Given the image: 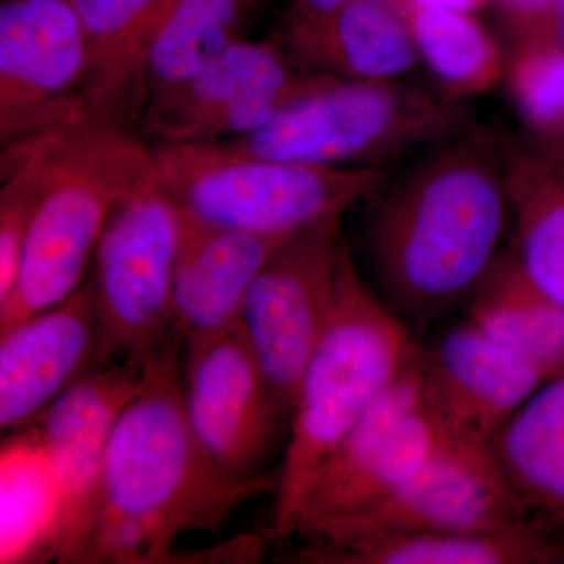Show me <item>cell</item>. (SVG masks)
I'll return each mask as SVG.
<instances>
[{"label": "cell", "mask_w": 564, "mask_h": 564, "mask_svg": "<svg viewBox=\"0 0 564 564\" xmlns=\"http://www.w3.org/2000/svg\"><path fill=\"white\" fill-rule=\"evenodd\" d=\"M423 391L430 406L466 440L488 443L547 381L532 362L466 318L421 347Z\"/></svg>", "instance_id": "5bb4252c"}, {"label": "cell", "mask_w": 564, "mask_h": 564, "mask_svg": "<svg viewBox=\"0 0 564 564\" xmlns=\"http://www.w3.org/2000/svg\"><path fill=\"white\" fill-rule=\"evenodd\" d=\"M419 347L410 325L367 284L345 247L333 314L289 423L272 536H292L293 516L311 475L391 388Z\"/></svg>", "instance_id": "277c9868"}, {"label": "cell", "mask_w": 564, "mask_h": 564, "mask_svg": "<svg viewBox=\"0 0 564 564\" xmlns=\"http://www.w3.org/2000/svg\"><path fill=\"white\" fill-rule=\"evenodd\" d=\"M73 2L90 44V73L82 91V113L141 133L148 104V40L169 0Z\"/></svg>", "instance_id": "ac0fdd59"}, {"label": "cell", "mask_w": 564, "mask_h": 564, "mask_svg": "<svg viewBox=\"0 0 564 564\" xmlns=\"http://www.w3.org/2000/svg\"><path fill=\"white\" fill-rule=\"evenodd\" d=\"M502 143L514 220L510 250L527 281L564 307V170L530 143Z\"/></svg>", "instance_id": "603a6c76"}, {"label": "cell", "mask_w": 564, "mask_h": 564, "mask_svg": "<svg viewBox=\"0 0 564 564\" xmlns=\"http://www.w3.org/2000/svg\"><path fill=\"white\" fill-rule=\"evenodd\" d=\"M65 527L61 477L35 430L22 426L0 452V563L54 560Z\"/></svg>", "instance_id": "7402d4cb"}, {"label": "cell", "mask_w": 564, "mask_h": 564, "mask_svg": "<svg viewBox=\"0 0 564 564\" xmlns=\"http://www.w3.org/2000/svg\"><path fill=\"white\" fill-rule=\"evenodd\" d=\"M463 128V107L448 96L399 79L333 77L258 131L221 141L234 150L276 161L381 166Z\"/></svg>", "instance_id": "8992f818"}, {"label": "cell", "mask_w": 564, "mask_h": 564, "mask_svg": "<svg viewBox=\"0 0 564 564\" xmlns=\"http://www.w3.org/2000/svg\"><path fill=\"white\" fill-rule=\"evenodd\" d=\"M423 530L547 532L527 514L494 462L488 443L458 437L397 491L328 522L302 540L334 543Z\"/></svg>", "instance_id": "30bf717a"}, {"label": "cell", "mask_w": 564, "mask_h": 564, "mask_svg": "<svg viewBox=\"0 0 564 564\" xmlns=\"http://www.w3.org/2000/svg\"><path fill=\"white\" fill-rule=\"evenodd\" d=\"M556 29H558V40L564 43V0H558L556 6Z\"/></svg>", "instance_id": "d6a6232c"}, {"label": "cell", "mask_w": 564, "mask_h": 564, "mask_svg": "<svg viewBox=\"0 0 564 564\" xmlns=\"http://www.w3.org/2000/svg\"><path fill=\"white\" fill-rule=\"evenodd\" d=\"M494 2V0H413L408 10V14L415 9L422 7H434V9H447L455 11H463V13H474L475 10L481 9L486 3ZM406 14V18H408Z\"/></svg>", "instance_id": "f546056e"}, {"label": "cell", "mask_w": 564, "mask_h": 564, "mask_svg": "<svg viewBox=\"0 0 564 564\" xmlns=\"http://www.w3.org/2000/svg\"><path fill=\"white\" fill-rule=\"evenodd\" d=\"M351 0H291L285 14V33L310 31L333 20Z\"/></svg>", "instance_id": "f1b7e54d"}, {"label": "cell", "mask_w": 564, "mask_h": 564, "mask_svg": "<svg viewBox=\"0 0 564 564\" xmlns=\"http://www.w3.org/2000/svg\"><path fill=\"white\" fill-rule=\"evenodd\" d=\"M184 221L155 182L113 210L93 262V302L107 362H143L170 336Z\"/></svg>", "instance_id": "ba28073f"}, {"label": "cell", "mask_w": 564, "mask_h": 564, "mask_svg": "<svg viewBox=\"0 0 564 564\" xmlns=\"http://www.w3.org/2000/svg\"><path fill=\"white\" fill-rule=\"evenodd\" d=\"M109 364L90 284L0 332V426L20 430L74 381Z\"/></svg>", "instance_id": "9a60e30c"}, {"label": "cell", "mask_w": 564, "mask_h": 564, "mask_svg": "<svg viewBox=\"0 0 564 564\" xmlns=\"http://www.w3.org/2000/svg\"><path fill=\"white\" fill-rule=\"evenodd\" d=\"M182 221L170 334L185 356L239 326L252 282L291 234L263 236Z\"/></svg>", "instance_id": "e0dca14e"}, {"label": "cell", "mask_w": 564, "mask_h": 564, "mask_svg": "<svg viewBox=\"0 0 564 564\" xmlns=\"http://www.w3.org/2000/svg\"><path fill=\"white\" fill-rule=\"evenodd\" d=\"M151 158L155 187L185 221L263 236L343 217L386 173L258 158L225 141L151 144Z\"/></svg>", "instance_id": "5b68a950"}, {"label": "cell", "mask_w": 564, "mask_h": 564, "mask_svg": "<svg viewBox=\"0 0 564 564\" xmlns=\"http://www.w3.org/2000/svg\"><path fill=\"white\" fill-rule=\"evenodd\" d=\"M505 85L511 102L534 137L564 139V43L514 44L507 57Z\"/></svg>", "instance_id": "4316f807"}, {"label": "cell", "mask_w": 564, "mask_h": 564, "mask_svg": "<svg viewBox=\"0 0 564 564\" xmlns=\"http://www.w3.org/2000/svg\"><path fill=\"white\" fill-rule=\"evenodd\" d=\"M256 2L261 3V2H263V0H256Z\"/></svg>", "instance_id": "e575fe53"}, {"label": "cell", "mask_w": 564, "mask_h": 564, "mask_svg": "<svg viewBox=\"0 0 564 564\" xmlns=\"http://www.w3.org/2000/svg\"><path fill=\"white\" fill-rule=\"evenodd\" d=\"M458 437L426 402L419 347L391 388L311 475L292 536H307L397 491Z\"/></svg>", "instance_id": "52a82bcc"}, {"label": "cell", "mask_w": 564, "mask_h": 564, "mask_svg": "<svg viewBox=\"0 0 564 564\" xmlns=\"http://www.w3.org/2000/svg\"><path fill=\"white\" fill-rule=\"evenodd\" d=\"M182 399L196 440L218 469L242 480L269 474L267 462L288 419L239 326L184 356Z\"/></svg>", "instance_id": "4fadbf2b"}, {"label": "cell", "mask_w": 564, "mask_h": 564, "mask_svg": "<svg viewBox=\"0 0 564 564\" xmlns=\"http://www.w3.org/2000/svg\"><path fill=\"white\" fill-rule=\"evenodd\" d=\"M343 217L291 234L252 282L239 328L291 423L303 375L321 343L339 285Z\"/></svg>", "instance_id": "9c48e42d"}, {"label": "cell", "mask_w": 564, "mask_h": 564, "mask_svg": "<svg viewBox=\"0 0 564 564\" xmlns=\"http://www.w3.org/2000/svg\"><path fill=\"white\" fill-rule=\"evenodd\" d=\"M333 77L296 68L278 39H242L170 101L148 110L140 132L150 144L236 139L258 131Z\"/></svg>", "instance_id": "8fae6325"}, {"label": "cell", "mask_w": 564, "mask_h": 564, "mask_svg": "<svg viewBox=\"0 0 564 564\" xmlns=\"http://www.w3.org/2000/svg\"><path fill=\"white\" fill-rule=\"evenodd\" d=\"M408 21L421 62L448 98L484 95L503 80L507 55L473 14L422 7Z\"/></svg>", "instance_id": "484cf974"}, {"label": "cell", "mask_w": 564, "mask_h": 564, "mask_svg": "<svg viewBox=\"0 0 564 564\" xmlns=\"http://www.w3.org/2000/svg\"><path fill=\"white\" fill-rule=\"evenodd\" d=\"M364 250L386 303L423 325L469 303L513 220L502 140L466 129L362 196Z\"/></svg>", "instance_id": "7a4b0ae2"}, {"label": "cell", "mask_w": 564, "mask_h": 564, "mask_svg": "<svg viewBox=\"0 0 564 564\" xmlns=\"http://www.w3.org/2000/svg\"><path fill=\"white\" fill-rule=\"evenodd\" d=\"M258 6L256 0H169L148 40L144 113L170 101L245 39Z\"/></svg>", "instance_id": "cb8c5ba5"}, {"label": "cell", "mask_w": 564, "mask_h": 564, "mask_svg": "<svg viewBox=\"0 0 564 564\" xmlns=\"http://www.w3.org/2000/svg\"><path fill=\"white\" fill-rule=\"evenodd\" d=\"M555 563H564V544L563 547L560 549L558 555H556Z\"/></svg>", "instance_id": "836d02e7"}, {"label": "cell", "mask_w": 564, "mask_h": 564, "mask_svg": "<svg viewBox=\"0 0 564 564\" xmlns=\"http://www.w3.org/2000/svg\"><path fill=\"white\" fill-rule=\"evenodd\" d=\"M488 447L534 524L564 532V372L545 381Z\"/></svg>", "instance_id": "ffe728a7"}, {"label": "cell", "mask_w": 564, "mask_h": 564, "mask_svg": "<svg viewBox=\"0 0 564 564\" xmlns=\"http://www.w3.org/2000/svg\"><path fill=\"white\" fill-rule=\"evenodd\" d=\"M278 40L296 68L345 80H397L421 62L410 21L377 0H351L325 24Z\"/></svg>", "instance_id": "d6986e66"}, {"label": "cell", "mask_w": 564, "mask_h": 564, "mask_svg": "<svg viewBox=\"0 0 564 564\" xmlns=\"http://www.w3.org/2000/svg\"><path fill=\"white\" fill-rule=\"evenodd\" d=\"M141 370L143 362L133 361L96 367L25 425L39 434L65 491L66 527L54 562L90 511L111 434L140 391Z\"/></svg>", "instance_id": "2e32d148"}, {"label": "cell", "mask_w": 564, "mask_h": 564, "mask_svg": "<svg viewBox=\"0 0 564 564\" xmlns=\"http://www.w3.org/2000/svg\"><path fill=\"white\" fill-rule=\"evenodd\" d=\"M184 348L170 334L147 356L141 388L111 434L87 518L58 563L209 562L174 541L221 532L239 505L276 489L278 473L251 480L223 473L203 451L182 399Z\"/></svg>", "instance_id": "6da1fadb"}, {"label": "cell", "mask_w": 564, "mask_h": 564, "mask_svg": "<svg viewBox=\"0 0 564 564\" xmlns=\"http://www.w3.org/2000/svg\"><path fill=\"white\" fill-rule=\"evenodd\" d=\"M14 143L31 155L40 192L0 332L73 295L113 210L154 182L141 133L82 111Z\"/></svg>", "instance_id": "3957f363"}, {"label": "cell", "mask_w": 564, "mask_h": 564, "mask_svg": "<svg viewBox=\"0 0 564 564\" xmlns=\"http://www.w3.org/2000/svg\"><path fill=\"white\" fill-rule=\"evenodd\" d=\"M377 2L386 3V6L393 7V9L399 10L400 13H403L404 17H406L408 10H410V6L411 2H413V0H377Z\"/></svg>", "instance_id": "1f68e13d"}, {"label": "cell", "mask_w": 564, "mask_h": 564, "mask_svg": "<svg viewBox=\"0 0 564 564\" xmlns=\"http://www.w3.org/2000/svg\"><path fill=\"white\" fill-rule=\"evenodd\" d=\"M90 44L73 0H0L2 147L80 111Z\"/></svg>", "instance_id": "7c38bea8"}, {"label": "cell", "mask_w": 564, "mask_h": 564, "mask_svg": "<svg viewBox=\"0 0 564 564\" xmlns=\"http://www.w3.org/2000/svg\"><path fill=\"white\" fill-rule=\"evenodd\" d=\"M563 541L527 532H397L334 543H304L293 558L315 564H533L555 563Z\"/></svg>", "instance_id": "44dd1931"}, {"label": "cell", "mask_w": 564, "mask_h": 564, "mask_svg": "<svg viewBox=\"0 0 564 564\" xmlns=\"http://www.w3.org/2000/svg\"><path fill=\"white\" fill-rule=\"evenodd\" d=\"M469 318L547 380L564 372V307L527 281L510 248L469 300Z\"/></svg>", "instance_id": "d4e9b609"}, {"label": "cell", "mask_w": 564, "mask_h": 564, "mask_svg": "<svg viewBox=\"0 0 564 564\" xmlns=\"http://www.w3.org/2000/svg\"><path fill=\"white\" fill-rule=\"evenodd\" d=\"M530 144L564 170V139L530 137Z\"/></svg>", "instance_id": "4dcf8cb0"}, {"label": "cell", "mask_w": 564, "mask_h": 564, "mask_svg": "<svg viewBox=\"0 0 564 564\" xmlns=\"http://www.w3.org/2000/svg\"><path fill=\"white\" fill-rule=\"evenodd\" d=\"M502 11L507 31L514 44L524 41L558 40V0H494ZM560 41V40H558Z\"/></svg>", "instance_id": "83f0119b"}]
</instances>
